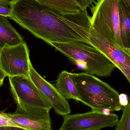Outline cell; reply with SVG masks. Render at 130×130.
I'll use <instances>...</instances> for the list:
<instances>
[{
  "instance_id": "obj_1",
  "label": "cell",
  "mask_w": 130,
  "mask_h": 130,
  "mask_svg": "<svg viewBox=\"0 0 130 130\" xmlns=\"http://www.w3.org/2000/svg\"><path fill=\"white\" fill-rule=\"evenodd\" d=\"M11 8V19L46 43H90L91 16L87 10L64 14L34 0H12Z\"/></svg>"
},
{
  "instance_id": "obj_2",
  "label": "cell",
  "mask_w": 130,
  "mask_h": 130,
  "mask_svg": "<svg viewBox=\"0 0 130 130\" xmlns=\"http://www.w3.org/2000/svg\"><path fill=\"white\" fill-rule=\"evenodd\" d=\"M70 76L78 91L79 101L92 110L109 114L123 108L120 104L119 92L108 83L85 72L71 73Z\"/></svg>"
},
{
  "instance_id": "obj_3",
  "label": "cell",
  "mask_w": 130,
  "mask_h": 130,
  "mask_svg": "<svg viewBox=\"0 0 130 130\" xmlns=\"http://www.w3.org/2000/svg\"><path fill=\"white\" fill-rule=\"evenodd\" d=\"M86 73L102 77L110 76L117 68L105 55L90 43L83 41L66 43L49 42Z\"/></svg>"
},
{
  "instance_id": "obj_4",
  "label": "cell",
  "mask_w": 130,
  "mask_h": 130,
  "mask_svg": "<svg viewBox=\"0 0 130 130\" xmlns=\"http://www.w3.org/2000/svg\"><path fill=\"white\" fill-rule=\"evenodd\" d=\"M120 0H95L90 8L91 27L105 38L124 48L120 31L118 5Z\"/></svg>"
},
{
  "instance_id": "obj_5",
  "label": "cell",
  "mask_w": 130,
  "mask_h": 130,
  "mask_svg": "<svg viewBox=\"0 0 130 130\" xmlns=\"http://www.w3.org/2000/svg\"><path fill=\"white\" fill-rule=\"evenodd\" d=\"M29 51L25 42L14 46H5L0 50V68L7 76L29 78Z\"/></svg>"
},
{
  "instance_id": "obj_6",
  "label": "cell",
  "mask_w": 130,
  "mask_h": 130,
  "mask_svg": "<svg viewBox=\"0 0 130 130\" xmlns=\"http://www.w3.org/2000/svg\"><path fill=\"white\" fill-rule=\"evenodd\" d=\"M11 90L18 106L52 108L49 102L30 78L26 76L9 77Z\"/></svg>"
},
{
  "instance_id": "obj_7",
  "label": "cell",
  "mask_w": 130,
  "mask_h": 130,
  "mask_svg": "<svg viewBox=\"0 0 130 130\" xmlns=\"http://www.w3.org/2000/svg\"><path fill=\"white\" fill-rule=\"evenodd\" d=\"M118 121V116L115 114L92 110L83 113L64 116L63 123L59 130H100L114 127Z\"/></svg>"
},
{
  "instance_id": "obj_8",
  "label": "cell",
  "mask_w": 130,
  "mask_h": 130,
  "mask_svg": "<svg viewBox=\"0 0 130 130\" xmlns=\"http://www.w3.org/2000/svg\"><path fill=\"white\" fill-rule=\"evenodd\" d=\"M89 42L105 55L123 73L130 83V54L124 48L107 39L91 27Z\"/></svg>"
},
{
  "instance_id": "obj_9",
  "label": "cell",
  "mask_w": 130,
  "mask_h": 130,
  "mask_svg": "<svg viewBox=\"0 0 130 130\" xmlns=\"http://www.w3.org/2000/svg\"><path fill=\"white\" fill-rule=\"evenodd\" d=\"M50 110L40 108L18 106L15 112L5 114L27 130H52Z\"/></svg>"
},
{
  "instance_id": "obj_10",
  "label": "cell",
  "mask_w": 130,
  "mask_h": 130,
  "mask_svg": "<svg viewBox=\"0 0 130 130\" xmlns=\"http://www.w3.org/2000/svg\"><path fill=\"white\" fill-rule=\"evenodd\" d=\"M29 75L30 78L45 97L56 113L64 116L70 113V107L66 99L59 94L54 85L47 82L39 74L31 63L30 65Z\"/></svg>"
},
{
  "instance_id": "obj_11",
  "label": "cell",
  "mask_w": 130,
  "mask_h": 130,
  "mask_svg": "<svg viewBox=\"0 0 130 130\" xmlns=\"http://www.w3.org/2000/svg\"><path fill=\"white\" fill-rule=\"evenodd\" d=\"M24 42L21 35L10 23L8 17L0 14V50L5 46H14Z\"/></svg>"
},
{
  "instance_id": "obj_12",
  "label": "cell",
  "mask_w": 130,
  "mask_h": 130,
  "mask_svg": "<svg viewBox=\"0 0 130 130\" xmlns=\"http://www.w3.org/2000/svg\"><path fill=\"white\" fill-rule=\"evenodd\" d=\"M71 73L66 70L62 71L57 77L54 85L59 94L66 99H73L79 101L78 91L71 78Z\"/></svg>"
},
{
  "instance_id": "obj_13",
  "label": "cell",
  "mask_w": 130,
  "mask_h": 130,
  "mask_svg": "<svg viewBox=\"0 0 130 130\" xmlns=\"http://www.w3.org/2000/svg\"><path fill=\"white\" fill-rule=\"evenodd\" d=\"M118 11L121 39L124 48L130 49V8L123 0H120Z\"/></svg>"
},
{
  "instance_id": "obj_14",
  "label": "cell",
  "mask_w": 130,
  "mask_h": 130,
  "mask_svg": "<svg viewBox=\"0 0 130 130\" xmlns=\"http://www.w3.org/2000/svg\"><path fill=\"white\" fill-rule=\"evenodd\" d=\"M61 13L67 15L78 14L82 12L78 4L73 0H34Z\"/></svg>"
},
{
  "instance_id": "obj_15",
  "label": "cell",
  "mask_w": 130,
  "mask_h": 130,
  "mask_svg": "<svg viewBox=\"0 0 130 130\" xmlns=\"http://www.w3.org/2000/svg\"><path fill=\"white\" fill-rule=\"evenodd\" d=\"M123 114L116 125V130H130V101L122 109Z\"/></svg>"
},
{
  "instance_id": "obj_16",
  "label": "cell",
  "mask_w": 130,
  "mask_h": 130,
  "mask_svg": "<svg viewBox=\"0 0 130 130\" xmlns=\"http://www.w3.org/2000/svg\"><path fill=\"white\" fill-rule=\"evenodd\" d=\"M4 126L15 127L24 129L22 126L8 117L6 115L5 113L0 112V127Z\"/></svg>"
},
{
  "instance_id": "obj_17",
  "label": "cell",
  "mask_w": 130,
  "mask_h": 130,
  "mask_svg": "<svg viewBox=\"0 0 130 130\" xmlns=\"http://www.w3.org/2000/svg\"><path fill=\"white\" fill-rule=\"evenodd\" d=\"M11 1L0 0V14L10 18L12 15L11 8Z\"/></svg>"
},
{
  "instance_id": "obj_18",
  "label": "cell",
  "mask_w": 130,
  "mask_h": 130,
  "mask_svg": "<svg viewBox=\"0 0 130 130\" xmlns=\"http://www.w3.org/2000/svg\"><path fill=\"white\" fill-rule=\"evenodd\" d=\"M79 6L82 11L87 10L88 8L91 7L95 0H73Z\"/></svg>"
},
{
  "instance_id": "obj_19",
  "label": "cell",
  "mask_w": 130,
  "mask_h": 130,
  "mask_svg": "<svg viewBox=\"0 0 130 130\" xmlns=\"http://www.w3.org/2000/svg\"><path fill=\"white\" fill-rule=\"evenodd\" d=\"M120 102L121 105L123 108L126 106L128 105V98L125 94H122L120 95Z\"/></svg>"
},
{
  "instance_id": "obj_20",
  "label": "cell",
  "mask_w": 130,
  "mask_h": 130,
  "mask_svg": "<svg viewBox=\"0 0 130 130\" xmlns=\"http://www.w3.org/2000/svg\"><path fill=\"white\" fill-rule=\"evenodd\" d=\"M7 76L5 73L4 71L0 68V88L3 84L4 79L5 77Z\"/></svg>"
},
{
  "instance_id": "obj_21",
  "label": "cell",
  "mask_w": 130,
  "mask_h": 130,
  "mask_svg": "<svg viewBox=\"0 0 130 130\" xmlns=\"http://www.w3.org/2000/svg\"><path fill=\"white\" fill-rule=\"evenodd\" d=\"M10 130H27L20 127H10Z\"/></svg>"
},
{
  "instance_id": "obj_22",
  "label": "cell",
  "mask_w": 130,
  "mask_h": 130,
  "mask_svg": "<svg viewBox=\"0 0 130 130\" xmlns=\"http://www.w3.org/2000/svg\"><path fill=\"white\" fill-rule=\"evenodd\" d=\"M0 130H10V127H0Z\"/></svg>"
},
{
  "instance_id": "obj_23",
  "label": "cell",
  "mask_w": 130,
  "mask_h": 130,
  "mask_svg": "<svg viewBox=\"0 0 130 130\" xmlns=\"http://www.w3.org/2000/svg\"><path fill=\"white\" fill-rule=\"evenodd\" d=\"M130 8V0H123Z\"/></svg>"
},
{
  "instance_id": "obj_24",
  "label": "cell",
  "mask_w": 130,
  "mask_h": 130,
  "mask_svg": "<svg viewBox=\"0 0 130 130\" xmlns=\"http://www.w3.org/2000/svg\"><path fill=\"white\" fill-rule=\"evenodd\" d=\"M127 52L130 54V49H126Z\"/></svg>"
}]
</instances>
